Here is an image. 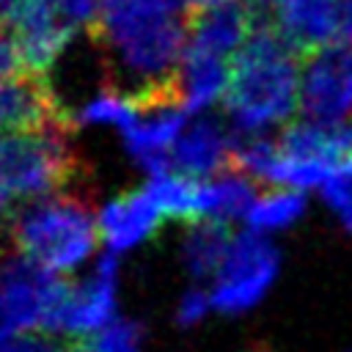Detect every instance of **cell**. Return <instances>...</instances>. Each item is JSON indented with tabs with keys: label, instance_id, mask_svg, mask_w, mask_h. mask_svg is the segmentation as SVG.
<instances>
[{
	"label": "cell",
	"instance_id": "obj_11",
	"mask_svg": "<svg viewBox=\"0 0 352 352\" xmlns=\"http://www.w3.org/2000/svg\"><path fill=\"white\" fill-rule=\"evenodd\" d=\"M162 220V212L143 187L113 195L96 209L99 242L104 253L118 258L121 253H132L140 245H146L157 234Z\"/></svg>",
	"mask_w": 352,
	"mask_h": 352
},
{
	"label": "cell",
	"instance_id": "obj_21",
	"mask_svg": "<svg viewBox=\"0 0 352 352\" xmlns=\"http://www.w3.org/2000/svg\"><path fill=\"white\" fill-rule=\"evenodd\" d=\"M77 352H143V327L132 319H116L99 333L82 338Z\"/></svg>",
	"mask_w": 352,
	"mask_h": 352
},
{
	"label": "cell",
	"instance_id": "obj_7",
	"mask_svg": "<svg viewBox=\"0 0 352 352\" xmlns=\"http://www.w3.org/2000/svg\"><path fill=\"white\" fill-rule=\"evenodd\" d=\"M135 102H138V113L132 124L121 132L124 151L146 176L168 170L170 154L190 121V113L179 102L176 88L140 96Z\"/></svg>",
	"mask_w": 352,
	"mask_h": 352
},
{
	"label": "cell",
	"instance_id": "obj_8",
	"mask_svg": "<svg viewBox=\"0 0 352 352\" xmlns=\"http://www.w3.org/2000/svg\"><path fill=\"white\" fill-rule=\"evenodd\" d=\"M66 280L14 253L0 261V294L19 336L52 333Z\"/></svg>",
	"mask_w": 352,
	"mask_h": 352
},
{
	"label": "cell",
	"instance_id": "obj_28",
	"mask_svg": "<svg viewBox=\"0 0 352 352\" xmlns=\"http://www.w3.org/2000/svg\"><path fill=\"white\" fill-rule=\"evenodd\" d=\"M217 3H228V0H184V6L190 11H198V8H209V6H217Z\"/></svg>",
	"mask_w": 352,
	"mask_h": 352
},
{
	"label": "cell",
	"instance_id": "obj_24",
	"mask_svg": "<svg viewBox=\"0 0 352 352\" xmlns=\"http://www.w3.org/2000/svg\"><path fill=\"white\" fill-rule=\"evenodd\" d=\"M22 74H28V69H25V58H22L19 41H16V36L11 30L0 28V85L16 80Z\"/></svg>",
	"mask_w": 352,
	"mask_h": 352
},
{
	"label": "cell",
	"instance_id": "obj_25",
	"mask_svg": "<svg viewBox=\"0 0 352 352\" xmlns=\"http://www.w3.org/2000/svg\"><path fill=\"white\" fill-rule=\"evenodd\" d=\"M0 352H77V346H66L60 338L47 336V333H30V336H19L14 338L8 346H3Z\"/></svg>",
	"mask_w": 352,
	"mask_h": 352
},
{
	"label": "cell",
	"instance_id": "obj_29",
	"mask_svg": "<svg viewBox=\"0 0 352 352\" xmlns=\"http://www.w3.org/2000/svg\"><path fill=\"white\" fill-rule=\"evenodd\" d=\"M8 206H11V201H8V198L3 195V190H0V217L6 214V209H8Z\"/></svg>",
	"mask_w": 352,
	"mask_h": 352
},
{
	"label": "cell",
	"instance_id": "obj_31",
	"mask_svg": "<svg viewBox=\"0 0 352 352\" xmlns=\"http://www.w3.org/2000/svg\"><path fill=\"white\" fill-rule=\"evenodd\" d=\"M250 3H256V6H258V3H264V0H250Z\"/></svg>",
	"mask_w": 352,
	"mask_h": 352
},
{
	"label": "cell",
	"instance_id": "obj_20",
	"mask_svg": "<svg viewBox=\"0 0 352 352\" xmlns=\"http://www.w3.org/2000/svg\"><path fill=\"white\" fill-rule=\"evenodd\" d=\"M302 209H305L302 192L275 187V190H267V192L253 198V204L245 214V223H248V231H256V234L267 236L272 231H280V228L292 226L302 214Z\"/></svg>",
	"mask_w": 352,
	"mask_h": 352
},
{
	"label": "cell",
	"instance_id": "obj_13",
	"mask_svg": "<svg viewBox=\"0 0 352 352\" xmlns=\"http://www.w3.org/2000/svg\"><path fill=\"white\" fill-rule=\"evenodd\" d=\"M275 33L302 58L341 36V0H275Z\"/></svg>",
	"mask_w": 352,
	"mask_h": 352
},
{
	"label": "cell",
	"instance_id": "obj_30",
	"mask_svg": "<svg viewBox=\"0 0 352 352\" xmlns=\"http://www.w3.org/2000/svg\"><path fill=\"white\" fill-rule=\"evenodd\" d=\"M341 217H344V223H346V228L352 231V209H346V212H344Z\"/></svg>",
	"mask_w": 352,
	"mask_h": 352
},
{
	"label": "cell",
	"instance_id": "obj_19",
	"mask_svg": "<svg viewBox=\"0 0 352 352\" xmlns=\"http://www.w3.org/2000/svg\"><path fill=\"white\" fill-rule=\"evenodd\" d=\"M143 190L157 204V209L162 212V217H176V220L195 223V212H198V179L182 176L173 168H168V170H160V173L146 176Z\"/></svg>",
	"mask_w": 352,
	"mask_h": 352
},
{
	"label": "cell",
	"instance_id": "obj_3",
	"mask_svg": "<svg viewBox=\"0 0 352 352\" xmlns=\"http://www.w3.org/2000/svg\"><path fill=\"white\" fill-rule=\"evenodd\" d=\"M11 242L19 256L58 278L85 272L102 245L96 212L63 192L22 204L11 217Z\"/></svg>",
	"mask_w": 352,
	"mask_h": 352
},
{
	"label": "cell",
	"instance_id": "obj_22",
	"mask_svg": "<svg viewBox=\"0 0 352 352\" xmlns=\"http://www.w3.org/2000/svg\"><path fill=\"white\" fill-rule=\"evenodd\" d=\"M214 311L212 294L204 286H190L187 292H182V297L176 300L173 308V319L179 327H198L209 314Z\"/></svg>",
	"mask_w": 352,
	"mask_h": 352
},
{
	"label": "cell",
	"instance_id": "obj_18",
	"mask_svg": "<svg viewBox=\"0 0 352 352\" xmlns=\"http://www.w3.org/2000/svg\"><path fill=\"white\" fill-rule=\"evenodd\" d=\"M138 113L135 96L121 91L118 85H99L94 88L80 104L69 110V118L77 126H94V129H118L124 132Z\"/></svg>",
	"mask_w": 352,
	"mask_h": 352
},
{
	"label": "cell",
	"instance_id": "obj_5",
	"mask_svg": "<svg viewBox=\"0 0 352 352\" xmlns=\"http://www.w3.org/2000/svg\"><path fill=\"white\" fill-rule=\"evenodd\" d=\"M278 248L256 231L234 234V242L209 280V294L214 302V311L236 316L250 311L261 297L270 292L275 275H278Z\"/></svg>",
	"mask_w": 352,
	"mask_h": 352
},
{
	"label": "cell",
	"instance_id": "obj_15",
	"mask_svg": "<svg viewBox=\"0 0 352 352\" xmlns=\"http://www.w3.org/2000/svg\"><path fill=\"white\" fill-rule=\"evenodd\" d=\"M231 85V60L187 47L179 74H176V96L190 116H209L217 102H226Z\"/></svg>",
	"mask_w": 352,
	"mask_h": 352
},
{
	"label": "cell",
	"instance_id": "obj_4",
	"mask_svg": "<svg viewBox=\"0 0 352 352\" xmlns=\"http://www.w3.org/2000/svg\"><path fill=\"white\" fill-rule=\"evenodd\" d=\"M69 170L66 121L6 132L0 138V190L11 204L52 195L69 179Z\"/></svg>",
	"mask_w": 352,
	"mask_h": 352
},
{
	"label": "cell",
	"instance_id": "obj_26",
	"mask_svg": "<svg viewBox=\"0 0 352 352\" xmlns=\"http://www.w3.org/2000/svg\"><path fill=\"white\" fill-rule=\"evenodd\" d=\"M14 338H19V333H16V324H14V319H11L8 308H6V300L0 294V349L8 346Z\"/></svg>",
	"mask_w": 352,
	"mask_h": 352
},
{
	"label": "cell",
	"instance_id": "obj_10",
	"mask_svg": "<svg viewBox=\"0 0 352 352\" xmlns=\"http://www.w3.org/2000/svg\"><path fill=\"white\" fill-rule=\"evenodd\" d=\"M264 19L267 14L250 0H228V3L190 11L187 47L234 60L236 52L248 44V38L256 33V28Z\"/></svg>",
	"mask_w": 352,
	"mask_h": 352
},
{
	"label": "cell",
	"instance_id": "obj_6",
	"mask_svg": "<svg viewBox=\"0 0 352 352\" xmlns=\"http://www.w3.org/2000/svg\"><path fill=\"white\" fill-rule=\"evenodd\" d=\"M118 319V261L116 256H99L77 280L66 283L60 308L52 322L55 338H88Z\"/></svg>",
	"mask_w": 352,
	"mask_h": 352
},
{
	"label": "cell",
	"instance_id": "obj_14",
	"mask_svg": "<svg viewBox=\"0 0 352 352\" xmlns=\"http://www.w3.org/2000/svg\"><path fill=\"white\" fill-rule=\"evenodd\" d=\"M275 143L283 157L322 165L333 176L352 173V121H294L280 132Z\"/></svg>",
	"mask_w": 352,
	"mask_h": 352
},
{
	"label": "cell",
	"instance_id": "obj_12",
	"mask_svg": "<svg viewBox=\"0 0 352 352\" xmlns=\"http://www.w3.org/2000/svg\"><path fill=\"white\" fill-rule=\"evenodd\" d=\"M236 135L212 116H195L187 121L173 154L170 168L190 179H212L234 165Z\"/></svg>",
	"mask_w": 352,
	"mask_h": 352
},
{
	"label": "cell",
	"instance_id": "obj_16",
	"mask_svg": "<svg viewBox=\"0 0 352 352\" xmlns=\"http://www.w3.org/2000/svg\"><path fill=\"white\" fill-rule=\"evenodd\" d=\"M253 179L239 173L236 168H228L212 179L198 182V220H214V223H231V220H245L250 204H253Z\"/></svg>",
	"mask_w": 352,
	"mask_h": 352
},
{
	"label": "cell",
	"instance_id": "obj_2",
	"mask_svg": "<svg viewBox=\"0 0 352 352\" xmlns=\"http://www.w3.org/2000/svg\"><path fill=\"white\" fill-rule=\"evenodd\" d=\"M226 118L236 138H256L289 121L300 107L297 52L264 19L231 60Z\"/></svg>",
	"mask_w": 352,
	"mask_h": 352
},
{
	"label": "cell",
	"instance_id": "obj_9",
	"mask_svg": "<svg viewBox=\"0 0 352 352\" xmlns=\"http://www.w3.org/2000/svg\"><path fill=\"white\" fill-rule=\"evenodd\" d=\"M300 107L308 121L338 124L352 113V44H327L305 58Z\"/></svg>",
	"mask_w": 352,
	"mask_h": 352
},
{
	"label": "cell",
	"instance_id": "obj_17",
	"mask_svg": "<svg viewBox=\"0 0 352 352\" xmlns=\"http://www.w3.org/2000/svg\"><path fill=\"white\" fill-rule=\"evenodd\" d=\"M231 242H234V234L228 231V223H214V220L190 223L182 239V264L195 280H212Z\"/></svg>",
	"mask_w": 352,
	"mask_h": 352
},
{
	"label": "cell",
	"instance_id": "obj_23",
	"mask_svg": "<svg viewBox=\"0 0 352 352\" xmlns=\"http://www.w3.org/2000/svg\"><path fill=\"white\" fill-rule=\"evenodd\" d=\"M41 3H47L72 30H91L94 28V22H96V16H99V6H102V0H41Z\"/></svg>",
	"mask_w": 352,
	"mask_h": 352
},
{
	"label": "cell",
	"instance_id": "obj_27",
	"mask_svg": "<svg viewBox=\"0 0 352 352\" xmlns=\"http://www.w3.org/2000/svg\"><path fill=\"white\" fill-rule=\"evenodd\" d=\"M11 132V118H8V104H6V91L0 85V138Z\"/></svg>",
	"mask_w": 352,
	"mask_h": 352
},
{
	"label": "cell",
	"instance_id": "obj_1",
	"mask_svg": "<svg viewBox=\"0 0 352 352\" xmlns=\"http://www.w3.org/2000/svg\"><path fill=\"white\" fill-rule=\"evenodd\" d=\"M88 38L102 50L110 74L129 96L176 88L190 38L184 0H102Z\"/></svg>",
	"mask_w": 352,
	"mask_h": 352
}]
</instances>
